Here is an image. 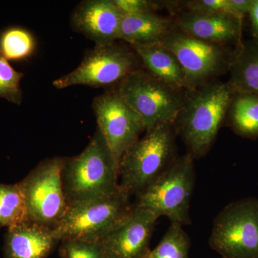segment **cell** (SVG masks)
<instances>
[{"label":"cell","instance_id":"obj_17","mask_svg":"<svg viewBox=\"0 0 258 258\" xmlns=\"http://www.w3.org/2000/svg\"><path fill=\"white\" fill-rule=\"evenodd\" d=\"M132 47L147 72L172 87L187 90L184 71L170 50L161 43Z\"/></svg>","mask_w":258,"mask_h":258},{"label":"cell","instance_id":"obj_2","mask_svg":"<svg viewBox=\"0 0 258 258\" xmlns=\"http://www.w3.org/2000/svg\"><path fill=\"white\" fill-rule=\"evenodd\" d=\"M62 181L69 206L120 189L118 163L99 128L81 154L63 158Z\"/></svg>","mask_w":258,"mask_h":258},{"label":"cell","instance_id":"obj_9","mask_svg":"<svg viewBox=\"0 0 258 258\" xmlns=\"http://www.w3.org/2000/svg\"><path fill=\"white\" fill-rule=\"evenodd\" d=\"M63 158L41 161L18 183L26 204L29 221L53 228L69 208L62 181Z\"/></svg>","mask_w":258,"mask_h":258},{"label":"cell","instance_id":"obj_4","mask_svg":"<svg viewBox=\"0 0 258 258\" xmlns=\"http://www.w3.org/2000/svg\"><path fill=\"white\" fill-rule=\"evenodd\" d=\"M131 197L120 189L103 198L74 204L52 228L58 241L100 242L133 211Z\"/></svg>","mask_w":258,"mask_h":258},{"label":"cell","instance_id":"obj_13","mask_svg":"<svg viewBox=\"0 0 258 258\" xmlns=\"http://www.w3.org/2000/svg\"><path fill=\"white\" fill-rule=\"evenodd\" d=\"M176 29L204 41L238 47L242 42L243 18L230 13H197L179 10L172 13Z\"/></svg>","mask_w":258,"mask_h":258},{"label":"cell","instance_id":"obj_8","mask_svg":"<svg viewBox=\"0 0 258 258\" xmlns=\"http://www.w3.org/2000/svg\"><path fill=\"white\" fill-rule=\"evenodd\" d=\"M135 51L123 44L96 46L83 57L77 69L52 84L57 89L74 86L93 88L116 87L134 71L141 69Z\"/></svg>","mask_w":258,"mask_h":258},{"label":"cell","instance_id":"obj_22","mask_svg":"<svg viewBox=\"0 0 258 258\" xmlns=\"http://www.w3.org/2000/svg\"><path fill=\"white\" fill-rule=\"evenodd\" d=\"M36 46L30 32L19 28H10L0 37V56L8 60H22L33 53Z\"/></svg>","mask_w":258,"mask_h":258},{"label":"cell","instance_id":"obj_18","mask_svg":"<svg viewBox=\"0 0 258 258\" xmlns=\"http://www.w3.org/2000/svg\"><path fill=\"white\" fill-rule=\"evenodd\" d=\"M227 81L234 92L258 97V41L252 39L236 47Z\"/></svg>","mask_w":258,"mask_h":258},{"label":"cell","instance_id":"obj_21","mask_svg":"<svg viewBox=\"0 0 258 258\" xmlns=\"http://www.w3.org/2000/svg\"><path fill=\"white\" fill-rule=\"evenodd\" d=\"M182 227L181 224L171 222L164 237L147 258H189L191 243Z\"/></svg>","mask_w":258,"mask_h":258},{"label":"cell","instance_id":"obj_14","mask_svg":"<svg viewBox=\"0 0 258 258\" xmlns=\"http://www.w3.org/2000/svg\"><path fill=\"white\" fill-rule=\"evenodd\" d=\"M122 17L113 0H87L75 10L72 23L96 46H103L118 40Z\"/></svg>","mask_w":258,"mask_h":258},{"label":"cell","instance_id":"obj_25","mask_svg":"<svg viewBox=\"0 0 258 258\" xmlns=\"http://www.w3.org/2000/svg\"><path fill=\"white\" fill-rule=\"evenodd\" d=\"M123 16L156 13L158 10L166 7V2L151 0H113Z\"/></svg>","mask_w":258,"mask_h":258},{"label":"cell","instance_id":"obj_24","mask_svg":"<svg viewBox=\"0 0 258 258\" xmlns=\"http://www.w3.org/2000/svg\"><path fill=\"white\" fill-rule=\"evenodd\" d=\"M59 254L62 258H106L99 242L79 240L60 241Z\"/></svg>","mask_w":258,"mask_h":258},{"label":"cell","instance_id":"obj_16","mask_svg":"<svg viewBox=\"0 0 258 258\" xmlns=\"http://www.w3.org/2000/svg\"><path fill=\"white\" fill-rule=\"evenodd\" d=\"M174 15L162 16L157 13L122 17L118 40L131 47L161 43L164 37L175 30Z\"/></svg>","mask_w":258,"mask_h":258},{"label":"cell","instance_id":"obj_15","mask_svg":"<svg viewBox=\"0 0 258 258\" xmlns=\"http://www.w3.org/2000/svg\"><path fill=\"white\" fill-rule=\"evenodd\" d=\"M59 242L52 228L26 221L8 228L4 258H47Z\"/></svg>","mask_w":258,"mask_h":258},{"label":"cell","instance_id":"obj_23","mask_svg":"<svg viewBox=\"0 0 258 258\" xmlns=\"http://www.w3.org/2000/svg\"><path fill=\"white\" fill-rule=\"evenodd\" d=\"M23 74L17 72L4 57L0 56V98L20 105L22 102V90L20 83Z\"/></svg>","mask_w":258,"mask_h":258},{"label":"cell","instance_id":"obj_6","mask_svg":"<svg viewBox=\"0 0 258 258\" xmlns=\"http://www.w3.org/2000/svg\"><path fill=\"white\" fill-rule=\"evenodd\" d=\"M116 88L142 118L146 132L159 125L174 124L185 91L166 84L142 68L127 76Z\"/></svg>","mask_w":258,"mask_h":258},{"label":"cell","instance_id":"obj_20","mask_svg":"<svg viewBox=\"0 0 258 258\" xmlns=\"http://www.w3.org/2000/svg\"><path fill=\"white\" fill-rule=\"evenodd\" d=\"M29 221L23 191L18 184H0V227Z\"/></svg>","mask_w":258,"mask_h":258},{"label":"cell","instance_id":"obj_5","mask_svg":"<svg viewBox=\"0 0 258 258\" xmlns=\"http://www.w3.org/2000/svg\"><path fill=\"white\" fill-rule=\"evenodd\" d=\"M189 153L178 156L161 176L135 196L134 205L159 218L188 225L190 203L195 185V161Z\"/></svg>","mask_w":258,"mask_h":258},{"label":"cell","instance_id":"obj_11","mask_svg":"<svg viewBox=\"0 0 258 258\" xmlns=\"http://www.w3.org/2000/svg\"><path fill=\"white\" fill-rule=\"evenodd\" d=\"M92 106L97 128L103 134L118 164L127 149L146 132L143 120L120 96L116 87L96 97Z\"/></svg>","mask_w":258,"mask_h":258},{"label":"cell","instance_id":"obj_3","mask_svg":"<svg viewBox=\"0 0 258 258\" xmlns=\"http://www.w3.org/2000/svg\"><path fill=\"white\" fill-rule=\"evenodd\" d=\"M174 123L157 125L127 149L118 164L120 189L129 196L152 184L178 157Z\"/></svg>","mask_w":258,"mask_h":258},{"label":"cell","instance_id":"obj_26","mask_svg":"<svg viewBox=\"0 0 258 258\" xmlns=\"http://www.w3.org/2000/svg\"><path fill=\"white\" fill-rule=\"evenodd\" d=\"M232 14L244 18L248 14L252 0H230Z\"/></svg>","mask_w":258,"mask_h":258},{"label":"cell","instance_id":"obj_12","mask_svg":"<svg viewBox=\"0 0 258 258\" xmlns=\"http://www.w3.org/2000/svg\"><path fill=\"white\" fill-rule=\"evenodd\" d=\"M158 217L134 205L123 223L105 236L100 244L106 258H147Z\"/></svg>","mask_w":258,"mask_h":258},{"label":"cell","instance_id":"obj_27","mask_svg":"<svg viewBox=\"0 0 258 258\" xmlns=\"http://www.w3.org/2000/svg\"><path fill=\"white\" fill-rule=\"evenodd\" d=\"M251 33L252 39L258 41V0H252L248 12Z\"/></svg>","mask_w":258,"mask_h":258},{"label":"cell","instance_id":"obj_19","mask_svg":"<svg viewBox=\"0 0 258 258\" xmlns=\"http://www.w3.org/2000/svg\"><path fill=\"white\" fill-rule=\"evenodd\" d=\"M225 123L239 137L258 139V97L247 93H234Z\"/></svg>","mask_w":258,"mask_h":258},{"label":"cell","instance_id":"obj_7","mask_svg":"<svg viewBox=\"0 0 258 258\" xmlns=\"http://www.w3.org/2000/svg\"><path fill=\"white\" fill-rule=\"evenodd\" d=\"M209 244L222 258H258V198L224 208L214 220Z\"/></svg>","mask_w":258,"mask_h":258},{"label":"cell","instance_id":"obj_1","mask_svg":"<svg viewBox=\"0 0 258 258\" xmlns=\"http://www.w3.org/2000/svg\"><path fill=\"white\" fill-rule=\"evenodd\" d=\"M234 93L228 83L217 80L184 91L174 127L194 159L205 157L212 149Z\"/></svg>","mask_w":258,"mask_h":258},{"label":"cell","instance_id":"obj_10","mask_svg":"<svg viewBox=\"0 0 258 258\" xmlns=\"http://www.w3.org/2000/svg\"><path fill=\"white\" fill-rule=\"evenodd\" d=\"M175 55L186 78L187 90L216 80L230 71L236 47L204 41L175 30L161 41Z\"/></svg>","mask_w":258,"mask_h":258}]
</instances>
